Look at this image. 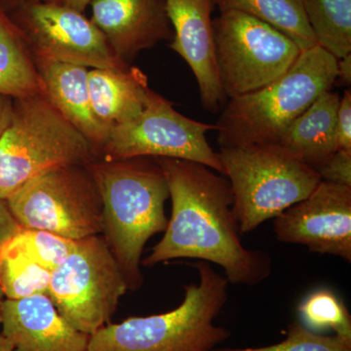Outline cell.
Wrapping results in <instances>:
<instances>
[{
	"mask_svg": "<svg viewBox=\"0 0 351 351\" xmlns=\"http://www.w3.org/2000/svg\"><path fill=\"white\" fill-rule=\"evenodd\" d=\"M219 12L248 14L276 27L292 39L301 51L318 45L307 22L302 0H213Z\"/></svg>",
	"mask_w": 351,
	"mask_h": 351,
	"instance_id": "20",
	"label": "cell"
},
{
	"mask_svg": "<svg viewBox=\"0 0 351 351\" xmlns=\"http://www.w3.org/2000/svg\"><path fill=\"white\" fill-rule=\"evenodd\" d=\"M318 45L337 60L351 54V0H302Z\"/></svg>",
	"mask_w": 351,
	"mask_h": 351,
	"instance_id": "21",
	"label": "cell"
},
{
	"mask_svg": "<svg viewBox=\"0 0 351 351\" xmlns=\"http://www.w3.org/2000/svg\"><path fill=\"white\" fill-rule=\"evenodd\" d=\"M34 61L59 62L87 69H123L100 29L84 13L62 3L25 0L8 12Z\"/></svg>",
	"mask_w": 351,
	"mask_h": 351,
	"instance_id": "11",
	"label": "cell"
},
{
	"mask_svg": "<svg viewBox=\"0 0 351 351\" xmlns=\"http://www.w3.org/2000/svg\"><path fill=\"white\" fill-rule=\"evenodd\" d=\"M91 1L92 0H62L61 3L69 8L75 9L78 12L84 13Z\"/></svg>",
	"mask_w": 351,
	"mask_h": 351,
	"instance_id": "31",
	"label": "cell"
},
{
	"mask_svg": "<svg viewBox=\"0 0 351 351\" xmlns=\"http://www.w3.org/2000/svg\"><path fill=\"white\" fill-rule=\"evenodd\" d=\"M39 1L49 2V3H61L62 0H39Z\"/></svg>",
	"mask_w": 351,
	"mask_h": 351,
	"instance_id": "35",
	"label": "cell"
},
{
	"mask_svg": "<svg viewBox=\"0 0 351 351\" xmlns=\"http://www.w3.org/2000/svg\"><path fill=\"white\" fill-rule=\"evenodd\" d=\"M44 85V97L58 112L100 152L110 130L97 119L88 88L89 69L59 62L36 61Z\"/></svg>",
	"mask_w": 351,
	"mask_h": 351,
	"instance_id": "16",
	"label": "cell"
},
{
	"mask_svg": "<svg viewBox=\"0 0 351 351\" xmlns=\"http://www.w3.org/2000/svg\"><path fill=\"white\" fill-rule=\"evenodd\" d=\"M351 152V92L346 90L337 113V151Z\"/></svg>",
	"mask_w": 351,
	"mask_h": 351,
	"instance_id": "27",
	"label": "cell"
},
{
	"mask_svg": "<svg viewBox=\"0 0 351 351\" xmlns=\"http://www.w3.org/2000/svg\"><path fill=\"white\" fill-rule=\"evenodd\" d=\"M25 1V0H0V7L8 13Z\"/></svg>",
	"mask_w": 351,
	"mask_h": 351,
	"instance_id": "32",
	"label": "cell"
},
{
	"mask_svg": "<svg viewBox=\"0 0 351 351\" xmlns=\"http://www.w3.org/2000/svg\"><path fill=\"white\" fill-rule=\"evenodd\" d=\"M339 101L331 90L321 94L272 145L318 172L337 152Z\"/></svg>",
	"mask_w": 351,
	"mask_h": 351,
	"instance_id": "17",
	"label": "cell"
},
{
	"mask_svg": "<svg viewBox=\"0 0 351 351\" xmlns=\"http://www.w3.org/2000/svg\"><path fill=\"white\" fill-rule=\"evenodd\" d=\"M128 290L107 241L93 235L53 270L47 295L71 326L91 336L110 323Z\"/></svg>",
	"mask_w": 351,
	"mask_h": 351,
	"instance_id": "9",
	"label": "cell"
},
{
	"mask_svg": "<svg viewBox=\"0 0 351 351\" xmlns=\"http://www.w3.org/2000/svg\"><path fill=\"white\" fill-rule=\"evenodd\" d=\"M216 124L196 121L177 112L172 104L151 89L144 110L136 119L114 127L100 152V158L167 157L195 161L221 174L218 152L206 134Z\"/></svg>",
	"mask_w": 351,
	"mask_h": 351,
	"instance_id": "10",
	"label": "cell"
},
{
	"mask_svg": "<svg viewBox=\"0 0 351 351\" xmlns=\"http://www.w3.org/2000/svg\"><path fill=\"white\" fill-rule=\"evenodd\" d=\"M223 173L233 193V213L250 232L307 197L321 181L317 171L276 145L219 147Z\"/></svg>",
	"mask_w": 351,
	"mask_h": 351,
	"instance_id": "6",
	"label": "cell"
},
{
	"mask_svg": "<svg viewBox=\"0 0 351 351\" xmlns=\"http://www.w3.org/2000/svg\"><path fill=\"white\" fill-rule=\"evenodd\" d=\"M103 205V233L129 290L144 282L141 263L147 242L168 225L170 198L165 176L154 157L98 158L88 164Z\"/></svg>",
	"mask_w": 351,
	"mask_h": 351,
	"instance_id": "2",
	"label": "cell"
},
{
	"mask_svg": "<svg viewBox=\"0 0 351 351\" xmlns=\"http://www.w3.org/2000/svg\"><path fill=\"white\" fill-rule=\"evenodd\" d=\"M90 5V20L124 63L174 36L166 0H92Z\"/></svg>",
	"mask_w": 351,
	"mask_h": 351,
	"instance_id": "14",
	"label": "cell"
},
{
	"mask_svg": "<svg viewBox=\"0 0 351 351\" xmlns=\"http://www.w3.org/2000/svg\"><path fill=\"white\" fill-rule=\"evenodd\" d=\"M0 351H15L11 341L0 332Z\"/></svg>",
	"mask_w": 351,
	"mask_h": 351,
	"instance_id": "33",
	"label": "cell"
},
{
	"mask_svg": "<svg viewBox=\"0 0 351 351\" xmlns=\"http://www.w3.org/2000/svg\"><path fill=\"white\" fill-rule=\"evenodd\" d=\"M1 315L2 335L15 351H87L89 335L71 326L47 295L5 299Z\"/></svg>",
	"mask_w": 351,
	"mask_h": 351,
	"instance_id": "15",
	"label": "cell"
},
{
	"mask_svg": "<svg viewBox=\"0 0 351 351\" xmlns=\"http://www.w3.org/2000/svg\"><path fill=\"white\" fill-rule=\"evenodd\" d=\"M302 324L315 332L332 330L338 336L351 339V316L345 302L329 289L307 295L298 307Z\"/></svg>",
	"mask_w": 351,
	"mask_h": 351,
	"instance_id": "23",
	"label": "cell"
},
{
	"mask_svg": "<svg viewBox=\"0 0 351 351\" xmlns=\"http://www.w3.org/2000/svg\"><path fill=\"white\" fill-rule=\"evenodd\" d=\"M341 82L346 86L351 84V54L337 60V82Z\"/></svg>",
	"mask_w": 351,
	"mask_h": 351,
	"instance_id": "30",
	"label": "cell"
},
{
	"mask_svg": "<svg viewBox=\"0 0 351 351\" xmlns=\"http://www.w3.org/2000/svg\"><path fill=\"white\" fill-rule=\"evenodd\" d=\"M283 243L351 261V186L321 180L313 193L274 219Z\"/></svg>",
	"mask_w": 351,
	"mask_h": 351,
	"instance_id": "12",
	"label": "cell"
},
{
	"mask_svg": "<svg viewBox=\"0 0 351 351\" xmlns=\"http://www.w3.org/2000/svg\"><path fill=\"white\" fill-rule=\"evenodd\" d=\"M88 88L97 119L108 130L127 123L144 110L151 88L137 66L89 69Z\"/></svg>",
	"mask_w": 351,
	"mask_h": 351,
	"instance_id": "18",
	"label": "cell"
},
{
	"mask_svg": "<svg viewBox=\"0 0 351 351\" xmlns=\"http://www.w3.org/2000/svg\"><path fill=\"white\" fill-rule=\"evenodd\" d=\"M0 95L14 99L44 95V85L25 39L0 7Z\"/></svg>",
	"mask_w": 351,
	"mask_h": 351,
	"instance_id": "19",
	"label": "cell"
},
{
	"mask_svg": "<svg viewBox=\"0 0 351 351\" xmlns=\"http://www.w3.org/2000/svg\"><path fill=\"white\" fill-rule=\"evenodd\" d=\"M77 241L45 230L22 228L2 246L24 254L53 271L76 248Z\"/></svg>",
	"mask_w": 351,
	"mask_h": 351,
	"instance_id": "24",
	"label": "cell"
},
{
	"mask_svg": "<svg viewBox=\"0 0 351 351\" xmlns=\"http://www.w3.org/2000/svg\"><path fill=\"white\" fill-rule=\"evenodd\" d=\"M98 158L94 145L44 95L15 99L12 119L0 138V198L8 199L44 172Z\"/></svg>",
	"mask_w": 351,
	"mask_h": 351,
	"instance_id": "5",
	"label": "cell"
},
{
	"mask_svg": "<svg viewBox=\"0 0 351 351\" xmlns=\"http://www.w3.org/2000/svg\"><path fill=\"white\" fill-rule=\"evenodd\" d=\"M213 31L219 83L228 99L267 86L302 52L283 32L240 11L221 12Z\"/></svg>",
	"mask_w": 351,
	"mask_h": 351,
	"instance_id": "8",
	"label": "cell"
},
{
	"mask_svg": "<svg viewBox=\"0 0 351 351\" xmlns=\"http://www.w3.org/2000/svg\"><path fill=\"white\" fill-rule=\"evenodd\" d=\"M336 82V58L319 45L302 51L293 66L274 82L228 99L216 124L219 147L274 144Z\"/></svg>",
	"mask_w": 351,
	"mask_h": 351,
	"instance_id": "4",
	"label": "cell"
},
{
	"mask_svg": "<svg viewBox=\"0 0 351 351\" xmlns=\"http://www.w3.org/2000/svg\"><path fill=\"white\" fill-rule=\"evenodd\" d=\"M4 294L3 291H2L1 285H0V326H1V321H2V315H1V307L2 304H3L4 300Z\"/></svg>",
	"mask_w": 351,
	"mask_h": 351,
	"instance_id": "34",
	"label": "cell"
},
{
	"mask_svg": "<svg viewBox=\"0 0 351 351\" xmlns=\"http://www.w3.org/2000/svg\"><path fill=\"white\" fill-rule=\"evenodd\" d=\"M22 226L11 213L6 200L0 198V247L13 237Z\"/></svg>",
	"mask_w": 351,
	"mask_h": 351,
	"instance_id": "28",
	"label": "cell"
},
{
	"mask_svg": "<svg viewBox=\"0 0 351 351\" xmlns=\"http://www.w3.org/2000/svg\"><path fill=\"white\" fill-rule=\"evenodd\" d=\"M212 351H351V339L334 335L324 336L307 329L301 321L288 327L287 338L281 343L263 348H215Z\"/></svg>",
	"mask_w": 351,
	"mask_h": 351,
	"instance_id": "25",
	"label": "cell"
},
{
	"mask_svg": "<svg viewBox=\"0 0 351 351\" xmlns=\"http://www.w3.org/2000/svg\"><path fill=\"white\" fill-rule=\"evenodd\" d=\"M154 158L167 181L172 213L162 239L142 265L196 258L221 267L233 285L254 286L265 280L271 274V260L265 252L242 243L228 180L195 161Z\"/></svg>",
	"mask_w": 351,
	"mask_h": 351,
	"instance_id": "1",
	"label": "cell"
},
{
	"mask_svg": "<svg viewBox=\"0 0 351 351\" xmlns=\"http://www.w3.org/2000/svg\"><path fill=\"white\" fill-rule=\"evenodd\" d=\"M14 99L0 95V138L12 119Z\"/></svg>",
	"mask_w": 351,
	"mask_h": 351,
	"instance_id": "29",
	"label": "cell"
},
{
	"mask_svg": "<svg viewBox=\"0 0 351 351\" xmlns=\"http://www.w3.org/2000/svg\"><path fill=\"white\" fill-rule=\"evenodd\" d=\"M213 0H166L174 36L169 47L189 64L195 76L201 104L218 112L228 100L219 83L215 56Z\"/></svg>",
	"mask_w": 351,
	"mask_h": 351,
	"instance_id": "13",
	"label": "cell"
},
{
	"mask_svg": "<svg viewBox=\"0 0 351 351\" xmlns=\"http://www.w3.org/2000/svg\"><path fill=\"white\" fill-rule=\"evenodd\" d=\"M7 205L22 228L80 241L103 233V205L87 166L55 168L32 178Z\"/></svg>",
	"mask_w": 351,
	"mask_h": 351,
	"instance_id": "7",
	"label": "cell"
},
{
	"mask_svg": "<svg viewBox=\"0 0 351 351\" xmlns=\"http://www.w3.org/2000/svg\"><path fill=\"white\" fill-rule=\"evenodd\" d=\"M51 274L52 271L24 254L0 247V285L6 299L47 295Z\"/></svg>",
	"mask_w": 351,
	"mask_h": 351,
	"instance_id": "22",
	"label": "cell"
},
{
	"mask_svg": "<svg viewBox=\"0 0 351 351\" xmlns=\"http://www.w3.org/2000/svg\"><path fill=\"white\" fill-rule=\"evenodd\" d=\"M198 282L184 287L177 308L131 317L90 336L87 351H212L232 332L214 321L228 299V281L209 263H196Z\"/></svg>",
	"mask_w": 351,
	"mask_h": 351,
	"instance_id": "3",
	"label": "cell"
},
{
	"mask_svg": "<svg viewBox=\"0 0 351 351\" xmlns=\"http://www.w3.org/2000/svg\"><path fill=\"white\" fill-rule=\"evenodd\" d=\"M318 174L323 181L351 186V152L339 149L335 152Z\"/></svg>",
	"mask_w": 351,
	"mask_h": 351,
	"instance_id": "26",
	"label": "cell"
}]
</instances>
